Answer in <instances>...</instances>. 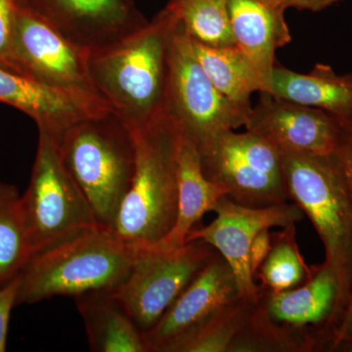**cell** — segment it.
<instances>
[{"instance_id": "cell-17", "label": "cell", "mask_w": 352, "mask_h": 352, "mask_svg": "<svg viewBox=\"0 0 352 352\" xmlns=\"http://www.w3.org/2000/svg\"><path fill=\"white\" fill-rule=\"evenodd\" d=\"M270 94L325 111L342 126L352 122V74L338 75L329 65L317 64L309 73L300 74L276 64Z\"/></svg>"}, {"instance_id": "cell-27", "label": "cell", "mask_w": 352, "mask_h": 352, "mask_svg": "<svg viewBox=\"0 0 352 352\" xmlns=\"http://www.w3.org/2000/svg\"><path fill=\"white\" fill-rule=\"evenodd\" d=\"M20 274L0 287V352L6 351L9 321L13 308L17 307Z\"/></svg>"}, {"instance_id": "cell-7", "label": "cell", "mask_w": 352, "mask_h": 352, "mask_svg": "<svg viewBox=\"0 0 352 352\" xmlns=\"http://www.w3.org/2000/svg\"><path fill=\"white\" fill-rule=\"evenodd\" d=\"M21 205L34 256L101 226L87 197L67 170L57 139L43 131H38L31 179L21 195Z\"/></svg>"}, {"instance_id": "cell-4", "label": "cell", "mask_w": 352, "mask_h": 352, "mask_svg": "<svg viewBox=\"0 0 352 352\" xmlns=\"http://www.w3.org/2000/svg\"><path fill=\"white\" fill-rule=\"evenodd\" d=\"M138 252L104 227L83 231L32 256L20 273L17 305L113 291L129 275Z\"/></svg>"}, {"instance_id": "cell-14", "label": "cell", "mask_w": 352, "mask_h": 352, "mask_svg": "<svg viewBox=\"0 0 352 352\" xmlns=\"http://www.w3.org/2000/svg\"><path fill=\"white\" fill-rule=\"evenodd\" d=\"M244 127L278 150L300 154L331 156L337 154L342 141V124L331 113L267 92H259L258 103L248 113Z\"/></svg>"}, {"instance_id": "cell-10", "label": "cell", "mask_w": 352, "mask_h": 352, "mask_svg": "<svg viewBox=\"0 0 352 352\" xmlns=\"http://www.w3.org/2000/svg\"><path fill=\"white\" fill-rule=\"evenodd\" d=\"M164 112L197 149L214 136L244 126L247 113L226 98L203 69L180 22L168 52Z\"/></svg>"}, {"instance_id": "cell-9", "label": "cell", "mask_w": 352, "mask_h": 352, "mask_svg": "<svg viewBox=\"0 0 352 352\" xmlns=\"http://www.w3.org/2000/svg\"><path fill=\"white\" fill-rule=\"evenodd\" d=\"M197 150L204 175L231 201L248 208L289 201L279 150L258 134L224 131Z\"/></svg>"}, {"instance_id": "cell-11", "label": "cell", "mask_w": 352, "mask_h": 352, "mask_svg": "<svg viewBox=\"0 0 352 352\" xmlns=\"http://www.w3.org/2000/svg\"><path fill=\"white\" fill-rule=\"evenodd\" d=\"M215 252L201 240L173 250L139 248L129 275L113 294L142 333L148 332Z\"/></svg>"}, {"instance_id": "cell-5", "label": "cell", "mask_w": 352, "mask_h": 352, "mask_svg": "<svg viewBox=\"0 0 352 352\" xmlns=\"http://www.w3.org/2000/svg\"><path fill=\"white\" fill-rule=\"evenodd\" d=\"M279 152L289 201L311 221L339 279V323L352 289V201L344 171L337 154Z\"/></svg>"}, {"instance_id": "cell-24", "label": "cell", "mask_w": 352, "mask_h": 352, "mask_svg": "<svg viewBox=\"0 0 352 352\" xmlns=\"http://www.w3.org/2000/svg\"><path fill=\"white\" fill-rule=\"evenodd\" d=\"M254 302L240 298L171 344L168 352H231Z\"/></svg>"}, {"instance_id": "cell-25", "label": "cell", "mask_w": 352, "mask_h": 352, "mask_svg": "<svg viewBox=\"0 0 352 352\" xmlns=\"http://www.w3.org/2000/svg\"><path fill=\"white\" fill-rule=\"evenodd\" d=\"M190 38L207 45H235L227 0H168Z\"/></svg>"}, {"instance_id": "cell-1", "label": "cell", "mask_w": 352, "mask_h": 352, "mask_svg": "<svg viewBox=\"0 0 352 352\" xmlns=\"http://www.w3.org/2000/svg\"><path fill=\"white\" fill-rule=\"evenodd\" d=\"M179 24L168 3L138 31L89 54L95 87L129 129L144 126L164 113L168 52Z\"/></svg>"}, {"instance_id": "cell-2", "label": "cell", "mask_w": 352, "mask_h": 352, "mask_svg": "<svg viewBox=\"0 0 352 352\" xmlns=\"http://www.w3.org/2000/svg\"><path fill=\"white\" fill-rule=\"evenodd\" d=\"M129 131L135 150L133 176L111 231L134 247H152L170 233L175 222L183 133L164 111Z\"/></svg>"}, {"instance_id": "cell-26", "label": "cell", "mask_w": 352, "mask_h": 352, "mask_svg": "<svg viewBox=\"0 0 352 352\" xmlns=\"http://www.w3.org/2000/svg\"><path fill=\"white\" fill-rule=\"evenodd\" d=\"M14 0H0V66L21 74L13 51Z\"/></svg>"}, {"instance_id": "cell-32", "label": "cell", "mask_w": 352, "mask_h": 352, "mask_svg": "<svg viewBox=\"0 0 352 352\" xmlns=\"http://www.w3.org/2000/svg\"><path fill=\"white\" fill-rule=\"evenodd\" d=\"M266 1L270 2V3L273 4V6L282 7V8L286 10V9H288L289 0H266Z\"/></svg>"}, {"instance_id": "cell-8", "label": "cell", "mask_w": 352, "mask_h": 352, "mask_svg": "<svg viewBox=\"0 0 352 352\" xmlns=\"http://www.w3.org/2000/svg\"><path fill=\"white\" fill-rule=\"evenodd\" d=\"M13 51L22 75L66 95L90 117L113 113L90 75V52L14 1Z\"/></svg>"}, {"instance_id": "cell-29", "label": "cell", "mask_w": 352, "mask_h": 352, "mask_svg": "<svg viewBox=\"0 0 352 352\" xmlns=\"http://www.w3.org/2000/svg\"><path fill=\"white\" fill-rule=\"evenodd\" d=\"M271 248V232L270 229L265 228L259 231L258 235L252 241L251 249L249 252L250 270L254 281L259 268L263 265V261L267 258Z\"/></svg>"}, {"instance_id": "cell-31", "label": "cell", "mask_w": 352, "mask_h": 352, "mask_svg": "<svg viewBox=\"0 0 352 352\" xmlns=\"http://www.w3.org/2000/svg\"><path fill=\"white\" fill-rule=\"evenodd\" d=\"M340 1L342 0H289L288 8L319 12V11L325 10L329 7L335 6Z\"/></svg>"}, {"instance_id": "cell-23", "label": "cell", "mask_w": 352, "mask_h": 352, "mask_svg": "<svg viewBox=\"0 0 352 352\" xmlns=\"http://www.w3.org/2000/svg\"><path fill=\"white\" fill-rule=\"evenodd\" d=\"M312 266L307 265L296 241V223L271 232V248L267 258L259 268L256 278L259 288L270 293L302 286L309 279Z\"/></svg>"}, {"instance_id": "cell-19", "label": "cell", "mask_w": 352, "mask_h": 352, "mask_svg": "<svg viewBox=\"0 0 352 352\" xmlns=\"http://www.w3.org/2000/svg\"><path fill=\"white\" fill-rule=\"evenodd\" d=\"M90 349L95 352H147L144 333L113 291L76 296Z\"/></svg>"}, {"instance_id": "cell-18", "label": "cell", "mask_w": 352, "mask_h": 352, "mask_svg": "<svg viewBox=\"0 0 352 352\" xmlns=\"http://www.w3.org/2000/svg\"><path fill=\"white\" fill-rule=\"evenodd\" d=\"M0 102L29 116L38 131L57 140L69 126L90 118L85 109L66 95L2 66Z\"/></svg>"}, {"instance_id": "cell-28", "label": "cell", "mask_w": 352, "mask_h": 352, "mask_svg": "<svg viewBox=\"0 0 352 352\" xmlns=\"http://www.w3.org/2000/svg\"><path fill=\"white\" fill-rule=\"evenodd\" d=\"M328 351H352V289L342 317L331 338Z\"/></svg>"}, {"instance_id": "cell-13", "label": "cell", "mask_w": 352, "mask_h": 352, "mask_svg": "<svg viewBox=\"0 0 352 352\" xmlns=\"http://www.w3.org/2000/svg\"><path fill=\"white\" fill-rule=\"evenodd\" d=\"M78 47L92 53L119 43L148 21L133 0H14Z\"/></svg>"}, {"instance_id": "cell-30", "label": "cell", "mask_w": 352, "mask_h": 352, "mask_svg": "<svg viewBox=\"0 0 352 352\" xmlns=\"http://www.w3.org/2000/svg\"><path fill=\"white\" fill-rule=\"evenodd\" d=\"M342 141L337 157L339 159L352 201V122L342 124Z\"/></svg>"}, {"instance_id": "cell-16", "label": "cell", "mask_w": 352, "mask_h": 352, "mask_svg": "<svg viewBox=\"0 0 352 352\" xmlns=\"http://www.w3.org/2000/svg\"><path fill=\"white\" fill-rule=\"evenodd\" d=\"M235 45L258 71L263 92L270 94L277 50L292 41L285 9L266 0H227Z\"/></svg>"}, {"instance_id": "cell-21", "label": "cell", "mask_w": 352, "mask_h": 352, "mask_svg": "<svg viewBox=\"0 0 352 352\" xmlns=\"http://www.w3.org/2000/svg\"><path fill=\"white\" fill-rule=\"evenodd\" d=\"M201 67L215 88L236 107L250 113L252 96L263 92L258 71L236 45L212 46L192 39Z\"/></svg>"}, {"instance_id": "cell-6", "label": "cell", "mask_w": 352, "mask_h": 352, "mask_svg": "<svg viewBox=\"0 0 352 352\" xmlns=\"http://www.w3.org/2000/svg\"><path fill=\"white\" fill-rule=\"evenodd\" d=\"M58 147L97 221L111 230L133 176L135 150L129 127L113 113L87 118L62 133Z\"/></svg>"}, {"instance_id": "cell-15", "label": "cell", "mask_w": 352, "mask_h": 352, "mask_svg": "<svg viewBox=\"0 0 352 352\" xmlns=\"http://www.w3.org/2000/svg\"><path fill=\"white\" fill-rule=\"evenodd\" d=\"M240 298L232 268L215 252L156 325L144 333L147 352H168L176 340Z\"/></svg>"}, {"instance_id": "cell-22", "label": "cell", "mask_w": 352, "mask_h": 352, "mask_svg": "<svg viewBox=\"0 0 352 352\" xmlns=\"http://www.w3.org/2000/svg\"><path fill=\"white\" fill-rule=\"evenodd\" d=\"M32 256L21 194L15 185L0 182V287L18 276Z\"/></svg>"}, {"instance_id": "cell-12", "label": "cell", "mask_w": 352, "mask_h": 352, "mask_svg": "<svg viewBox=\"0 0 352 352\" xmlns=\"http://www.w3.org/2000/svg\"><path fill=\"white\" fill-rule=\"evenodd\" d=\"M217 217L208 226L190 232L186 243L201 240L214 247L226 259L237 280L240 296L256 302L261 288L252 277L249 266V252L252 241L263 229L285 227L300 221L302 210L294 201L267 208H248L226 196L214 208Z\"/></svg>"}, {"instance_id": "cell-20", "label": "cell", "mask_w": 352, "mask_h": 352, "mask_svg": "<svg viewBox=\"0 0 352 352\" xmlns=\"http://www.w3.org/2000/svg\"><path fill=\"white\" fill-rule=\"evenodd\" d=\"M226 190L208 180L201 170L195 146L183 136L178 157L177 214L170 233L152 247L173 250L186 244L190 232L204 214L212 212Z\"/></svg>"}, {"instance_id": "cell-3", "label": "cell", "mask_w": 352, "mask_h": 352, "mask_svg": "<svg viewBox=\"0 0 352 352\" xmlns=\"http://www.w3.org/2000/svg\"><path fill=\"white\" fill-rule=\"evenodd\" d=\"M337 274L324 263L312 266L298 288L270 293L261 289L237 342L238 352L328 351L340 316Z\"/></svg>"}]
</instances>
